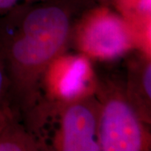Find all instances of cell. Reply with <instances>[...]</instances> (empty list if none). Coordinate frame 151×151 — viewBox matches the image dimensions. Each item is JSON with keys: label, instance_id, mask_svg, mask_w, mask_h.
Here are the masks:
<instances>
[{"label": "cell", "instance_id": "obj_1", "mask_svg": "<svg viewBox=\"0 0 151 151\" xmlns=\"http://www.w3.org/2000/svg\"><path fill=\"white\" fill-rule=\"evenodd\" d=\"M68 27L67 16L59 8L49 7L34 10L24 22V36L13 45L14 59L28 66L46 62L64 44Z\"/></svg>", "mask_w": 151, "mask_h": 151}, {"label": "cell", "instance_id": "obj_2", "mask_svg": "<svg viewBox=\"0 0 151 151\" xmlns=\"http://www.w3.org/2000/svg\"><path fill=\"white\" fill-rule=\"evenodd\" d=\"M100 148L106 151H138L142 148V131L128 104L113 100L103 112L99 129Z\"/></svg>", "mask_w": 151, "mask_h": 151}, {"label": "cell", "instance_id": "obj_3", "mask_svg": "<svg viewBox=\"0 0 151 151\" xmlns=\"http://www.w3.org/2000/svg\"><path fill=\"white\" fill-rule=\"evenodd\" d=\"M83 45L86 51L93 55L113 58L129 47V37L120 19L103 16L89 24L83 36Z\"/></svg>", "mask_w": 151, "mask_h": 151}, {"label": "cell", "instance_id": "obj_4", "mask_svg": "<svg viewBox=\"0 0 151 151\" xmlns=\"http://www.w3.org/2000/svg\"><path fill=\"white\" fill-rule=\"evenodd\" d=\"M96 121L92 113L82 105L67 110L63 120V148L67 151H97Z\"/></svg>", "mask_w": 151, "mask_h": 151}, {"label": "cell", "instance_id": "obj_5", "mask_svg": "<svg viewBox=\"0 0 151 151\" xmlns=\"http://www.w3.org/2000/svg\"><path fill=\"white\" fill-rule=\"evenodd\" d=\"M88 72L89 66L85 60L78 58L72 60L60 81L59 89L61 96L73 98L80 94L86 86Z\"/></svg>", "mask_w": 151, "mask_h": 151}, {"label": "cell", "instance_id": "obj_6", "mask_svg": "<svg viewBox=\"0 0 151 151\" xmlns=\"http://www.w3.org/2000/svg\"><path fill=\"white\" fill-rule=\"evenodd\" d=\"M151 68L150 65H149L147 67L145 73V76H144V86H145V89L146 94L150 97L151 96V91H150V82H151Z\"/></svg>", "mask_w": 151, "mask_h": 151}, {"label": "cell", "instance_id": "obj_7", "mask_svg": "<svg viewBox=\"0 0 151 151\" xmlns=\"http://www.w3.org/2000/svg\"><path fill=\"white\" fill-rule=\"evenodd\" d=\"M17 2V0H0V11L9 9Z\"/></svg>", "mask_w": 151, "mask_h": 151}, {"label": "cell", "instance_id": "obj_8", "mask_svg": "<svg viewBox=\"0 0 151 151\" xmlns=\"http://www.w3.org/2000/svg\"><path fill=\"white\" fill-rule=\"evenodd\" d=\"M4 75H3V72L1 70V68H0V97H1V94H2V92H3V88H4Z\"/></svg>", "mask_w": 151, "mask_h": 151}]
</instances>
